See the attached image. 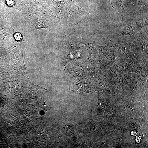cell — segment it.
Returning a JSON list of instances; mask_svg holds the SVG:
<instances>
[{
  "label": "cell",
  "mask_w": 148,
  "mask_h": 148,
  "mask_svg": "<svg viewBox=\"0 0 148 148\" xmlns=\"http://www.w3.org/2000/svg\"><path fill=\"white\" fill-rule=\"evenodd\" d=\"M30 122L31 123H32V122H31V121H30Z\"/></svg>",
  "instance_id": "cell-7"
},
{
  "label": "cell",
  "mask_w": 148,
  "mask_h": 148,
  "mask_svg": "<svg viewBox=\"0 0 148 148\" xmlns=\"http://www.w3.org/2000/svg\"><path fill=\"white\" fill-rule=\"evenodd\" d=\"M6 2L8 5H12V0H7Z\"/></svg>",
  "instance_id": "cell-6"
},
{
  "label": "cell",
  "mask_w": 148,
  "mask_h": 148,
  "mask_svg": "<svg viewBox=\"0 0 148 148\" xmlns=\"http://www.w3.org/2000/svg\"><path fill=\"white\" fill-rule=\"evenodd\" d=\"M134 32L132 28L131 23L127 25L123 29L122 31V35H132L134 34Z\"/></svg>",
  "instance_id": "cell-2"
},
{
  "label": "cell",
  "mask_w": 148,
  "mask_h": 148,
  "mask_svg": "<svg viewBox=\"0 0 148 148\" xmlns=\"http://www.w3.org/2000/svg\"><path fill=\"white\" fill-rule=\"evenodd\" d=\"M14 37L16 40L17 41H20L22 38L21 35L19 33H16L14 35Z\"/></svg>",
  "instance_id": "cell-5"
},
{
  "label": "cell",
  "mask_w": 148,
  "mask_h": 148,
  "mask_svg": "<svg viewBox=\"0 0 148 148\" xmlns=\"http://www.w3.org/2000/svg\"><path fill=\"white\" fill-rule=\"evenodd\" d=\"M32 122V123H33V122Z\"/></svg>",
  "instance_id": "cell-9"
},
{
  "label": "cell",
  "mask_w": 148,
  "mask_h": 148,
  "mask_svg": "<svg viewBox=\"0 0 148 148\" xmlns=\"http://www.w3.org/2000/svg\"><path fill=\"white\" fill-rule=\"evenodd\" d=\"M29 116H31V115H29Z\"/></svg>",
  "instance_id": "cell-8"
},
{
  "label": "cell",
  "mask_w": 148,
  "mask_h": 148,
  "mask_svg": "<svg viewBox=\"0 0 148 148\" xmlns=\"http://www.w3.org/2000/svg\"><path fill=\"white\" fill-rule=\"evenodd\" d=\"M123 0H111L112 6L114 9L124 16L126 15V13L123 6Z\"/></svg>",
  "instance_id": "cell-1"
},
{
  "label": "cell",
  "mask_w": 148,
  "mask_h": 148,
  "mask_svg": "<svg viewBox=\"0 0 148 148\" xmlns=\"http://www.w3.org/2000/svg\"><path fill=\"white\" fill-rule=\"evenodd\" d=\"M127 3L135 5H148V0H126Z\"/></svg>",
  "instance_id": "cell-3"
},
{
  "label": "cell",
  "mask_w": 148,
  "mask_h": 148,
  "mask_svg": "<svg viewBox=\"0 0 148 148\" xmlns=\"http://www.w3.org/2000/svg\"><path fill=\"white\" fill-rule=\"evenodd\" d=\"M148 19H144L138 20L136 22V25L138 28H140L148 25Z\"/></svg>",
  "instance_id": "cell-4"
}]
</instances>
